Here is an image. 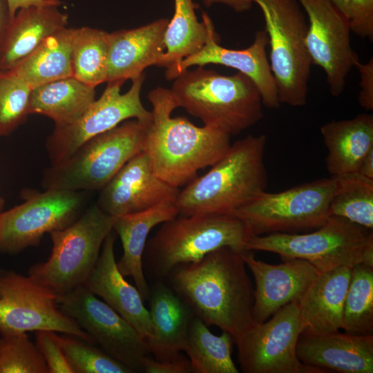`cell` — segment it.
I'll return each instance as SVG.
<instances>
[{"mask_svg":"<svg viewBox=\"0 0 373 373\" xmlns=\"http://www.w3.org/2000/svg\"><path fill=\"white\" fill-rule=\"evenodd\" d=\"M241 252L222 247L167 276L195 316L233 338L254 323V289Z\"/></svg>","mask_w":373,"mask_h":373,"instance_id":"cell-1","label":"cell"},{"mask_svg":"<svg viewBox=\"0 0 373 373\" xmlns=\"http://www.w3.org/2000/svg\"><path fill=\"white\" fill-rule=\"evenodd\" d=\"M147 99L151 104L143 151L153 171L169 185L179 188L198 172L219 161L231 146V136L206 126H195L184 117H173L178 107L171 89L157 87Z\"/></svg>","mask_w":373,"mask_h":373,"instance_id":"cell-2","label":"cell"},{"mask_svg":"<svg viewBox=\"0 0 373 373\" xmlns=\"http://www.w3.org/2000/svg\"><path fill=\"white\" fill-rule=\"evenodd\" d=\"M266 144L261 134L231 144L209 171L179 191L175 200L178 215H232L266 191Z\"/></svg>","mask_w":373,"mask_h":373,"instance_id":"cell-3","label":"cell"},{"mask_svg":"<svg viewBox=\"0 0 373 373\" xmlns=\"http://www.w3.org/2000/svg\"><path fill=\"white\" fill-rule=\"evenodd\" d=\"M171 90L178 108L200 119L204 126L230 136L254 126L263 117L256 86L240 72L223 75L204 66L188 68L173 79Z\"/></svg>","mask_w":373,"mask_h":373,"instance_id":"cell-4","label":"cell"},{"mask_svg":"<svg viewBox=\"0 0 373 373\" xmlns=\"http://www.w3.org/2000/svg\"><path fill=\"white\" fill-rule=\"evenodd\" d=\"M251 237L246 224L231 215H178L147 240L143 269L162 280L177 267L196 262L220 247L243 251Z\"/></svg>","mask_w":373,"mask_h":373,"instance_id":"cell-5","label":"cell"},{"mask_svg":"<svg viewBox=\"0 0 373 373\" xmlns=\"http://www.w3.org/2000/svg\"><path fill=\"white\" fill-rule=\"evenodd\" d=\"M149 123L128 119L88 140L68 157L45 170L43 187L45 190L100 191L132 157L143 150Z\"/></svg>","mask_w":373,"mask_h":373,"instance_id":"cell-6","label":"cell"},{"mask_svg":"<svg viewBox=\"0 0 373 373\" xmlns=\"http://www.w3.org/2000/svg\"><path fill=\"white\" fill-rule=\"evenodd\" d=\"M115 217L92 204L67 227L50 233L52 250L45 262L32 265L28 276L57 298L84 285L94 269Z\"/></svg>","mask_w":373,"mask_h":373,"instance_id":"cell-7","label":"cell"},{"mask_svg":"<svg viewBox=\"0 0 373 373\" xmlns=\"http://www.w3.org/2000/svg\"><path fill=\"white\" fill-rule=\"evenodd\" d=\"M260 8L269 46V65L279 102L306 104L312 62L305 38L308 23L297 0H253Z\"/></svg>","mask_w":373,"mask_h":373,"instance_id":"cell-8","label":"cell"},{"mask_svg":"<svg viewBox=\"0 0 373 373\" xmlns=\"http://www.w3.org/2000/svg\"><path fill=\"white\" fill-rule=\"evenodd\" d=\"M372 241V229L329 216L312 232L251 236L245 242V250L275 253L283 260H305L323 272L341 266L352 268L362 263L365 250Z\"/></svg>","mask_w":373,"mask_h":373,"instance_id":"cell-9","label":"cell"},{"mask_svg":"<svg viewBox=\"0 0 373 373\" xmlns=\"http://www.w3.org/2000/svg\"><path fill=\"white\" fill-rule=\"evenodd\" d=\"M335 186V178L330 177L280 192L265 191L231 216L246 224L251 236L316 229L329 216Z\"/></svg>","mask_w":373,"mask_h":373,"instance_id":"cell-10","label":"cell"},{"mask_svg":"<svg viewBox=\"0 0 373 373\" xmlns=\"http://www.w3.org/2000/svg\"><path fill=\"white\" fill-rule=\"evenodd\" d=\"M305 329L298 300L286 305L261 323H253L235 338L245 373H327L303 363L296 345Z\"/></svg>","mask_w":373,"mask_h":373,"instance_id":"cell-11","label":"cell"},{"mask_svg":"<svg viewBox=\"0 0 373 373\" xmlns=\"http://www.w3.org/2000/svg\"><path fill=\"white\" fill-rule=\"evenodd\" d=\"M57 303L106 354L132 372H143V361L150 354L146 341L85 284L58 297Z\"/></svg>","mask_w":373,"mask_h":373,"instance_id":"cell-12","label":"cell"},{"mask_svg":"<svg viewBox=\"0 0 373 373\" xmlns=\"http://www.w3.org/2000/svg\"><path fill=\"white\" fill-rule=\"evenodd\" d=\"M144 79V74L132 79L131 88L122 94L120 89L124 83H107L102 95L78 119L66 126H55L46 142L51 164L61 162L88 140L126 120L136 119L150 122L151 112L144 106L140 99Z\"/></svg>","mask_w":373,"mask_h":373,"instance_id":"cell-13","label":"cell"},{"mask_svg":"<svg viewBox=\"0 0 373 373\" xmlns=\"http://www.w3.org/2000/svg\"><path fill=\"white\" fill-rule=\"evenodd\" d=\"M39 330L71 334L95 344L90 336L60 309L54 293L28 276L2 271L0 334Z\"/></svg>","mask_w":373,"mask_h":373,"instance_id":"cell-14","label":"cell"},{"mask_svg":"<svg viewBox=\"0 0 373 373\" xmlns=\"http://www.w3.org/2000/svg\"><path fill=\"white\" fill-rule=\"evenodd\" d=\"M79 191L46 189L0 216V251L15 254L37 245L45 233L64 229L82 214Z\"/></svg>","mask_w":373,"mask_h":373,"instance_id":"cell-15","label":"cell"},{"mask_svg":"<svg viewBox=\"0 0 373 373\" xmlns=\"http://www.w3.org/2000/svg\"><path fill=\"white\" fill-rule=\"evenodd\" d=\"M308 19L305 44L312 64L321 67L331 95L337 97L354 67L350 25L330 0H297Z\"/></svg>","mask_w":373,"mask_h":373,"instance_id":"cell-16","label":"cell"},{"mask_svg":"<svg viewBox=\"0 0 373 373\" xmlns=\"http://www.w3.org/2000/svg\"><path fill=\"white\" fill-rule=\"evenodd\" d=\"M241 256L255 280L252 318L256 323L266 321L289 303L299 301L321 272L303 259L271 265L256 259L253 251L245 250Z\"/></svg>","mask_w":373,"mask_h":373,"instance_id":"cell-17","label":"cell"},{"mask_svg":"<svg viewBox=\"0 0 373 373\" xmlns=\"http://www.w3.org/2000/svg\"><path fill=\"white\" fill-rule=\"evenodd\" d=\"M97 206L113 216L150 209L162 202L175 200L180 191L153 171L144 151L132 157L100 191Z\"/></svg>","mask_w":373,"mask_h":373,"instance_id":"cell-18","label":"cell"},{"mask_svg":"<svg viewBox=\"0 0 373 373\" xmlns=\"http://www.w3.org/2000/svg\"><path fill=\"white\" fill-rule=\"evenodd\" d=\"M268 44V36L263 30L255 33L253 43L246 48L236 50L224 48L219 44V36L213 24L209 28L204 45L197 52L180 62L175 71L173 79L191 66L207 64L225 66L236 69L252 80L261 95L264 106L269 109L278 108L280 103L267 57Z\"/></svg>","mask_w":373,"mask_h":373,"instance_id":"cell-19","label":"cell"},{"mask_svg":"<svg viewBox=\"0 0 373 373\" xmlns=\"http://www.w3.org/2000/svg\"><path fill=\"white\" fill-rule=\"evenodd\" d=\"M116 235L113 229L105 238L97 263L85 285L147 341L153 334L149 312L138 289L124 279L117 268L114 252Z\"/></svg>","mask_w":373,"mask_h":373,"instance_id":"cell-20","label":"cell"},{"mask_svg":"<svg viewBox=\"0 0 373 373\" xmlns=\"http://www.w3.org/2000/svg\"><path fill=\"white\" fill-rule=\"evenodd\" d=\"M168 18L157 19L132 29L109 33L106 82L133 79L151 66H157L165 51Z\"/></svg>","mask_w":373,"mask_h":373,"instance_id":"cell-21","label":"cell"},{"mask_svg":"<svg viewBox=\"0 0 373 373\" xmlns=\"http://www.w3.org/2000/svg\"><path fill=\"white\" fill-rule=\"evenodd\" d=\"M296 354L303 363L327 372L372 373L373 334L303 332L298 340Z\"/></svg>","mask_w":373,"mask_h":373,"instance_id":"cell-22","label":"cell"},{"mask_svg":"<svg viewBox=\"0 0 373 373\" xmlns=\"http://www.w3.org/2000/svg\"><path fill=\"white\" fill-rule=\"evenodd\" d=\"M149 309L153 334L146 341L150 354L158 361L173 360L183 352L190 323V307L170 287L158 281L150 288Z\"/></svg>","mask_w":373,"mask_h":373,"instance_id":"cell-23","label":"cell"},{"mask_svg":"<svg viewBox=\"0 0 373 373\" xmlns=\"http://www.w3.org/2000/svg\"><path fill=\"white\" fill-rule=\"evenodd\" d=\"M178 216L175 201L168 200L142 211L115 217L113 229L123 248L117 268L122 276L133 278L144 300L150 294L142 260L148 236L154 227Z\"/></svg>","mask_w":373,"mask_h":373,"instance_id":"cell-24","label":"cell"},{"mask_svg":"<svg viewBox=\"0 0 373 373\" xmlns=\"http://www.w3.org/2000/svg\"><path fill=\"white\" fill-rule=\"evenodd\" d=\"M58 6H32L19 9L0 47V70H12L46 38L66 28L68 16Z\"/></svg>","mask_w":373,"mask_h":373,"instance_id":"cell-25","label":"cell"},{"mask_svg":"<svg viewBox=\"0 0 373 373\" xmlns=\"http://www.w3.org/2000/svg\"><path fill=\"white\" fill-rule=\"evenodd\" d=\"M352 268L341 266L320 272L298 301L303 333L321 335L342 328L343 307Z\"/></svg>","mask_w":373,"mask_h":373,"instance_id":"cell-26","label":"cell"},{"mask_svg":"<svg viewBox=\"0 0 373 373\" xmlns=\"http://www.w3.org/2000/svg\"><path fill=\"white\" fill-rule=\"evenodd\" d=\"M328 151L326 167L331 177L358 172L365 155L373 149V115L362 113L321 127Z\"/></svg>","mask_w":373,"mask_h":373,"instance_id":"cell-27","label":"cell"},{"mask_svg":"<svg viewBox=\"0 0 373 373\" xmlns=\"http://www.w3.org/2000/svg\"><path fill=\"white\" fill-rule=\"evenodd\" d=\"M193 0H174V12L164 35L165 51L157 66L165 68L167 80L173 79L175 71L185 58L197 52L206 43L213 24L209 15L202 12L199 21Z\"/></svg>","mask_w":373,"mask_h":373,"instance_id":"cell-28","label":"cell"},{"mask_svg":"<svg viewBox=\"0 0 373 373\" xmlns=\"http://www.w3.org/2000/svg\"><path fill=\"white\" fill-rule=\"evenodd\" d=\"M95 100V88L70 77L32 88L28 111L63 126L78 119Z\"/></svg>","mask_w":373,"mask_h":373,"instance_id":"cell-29","label":"cell"},{"mask_svg":"<svg viewBox=\"0 0 373 373\" xmlns=\"http://www.w3.org/2000/svg\"><path fill=\"white\" fill-rule=\"evenodd\" d=\"M74 28H64L46 38L10 71L32 89L73 77L72 39Z\"/></svg>","mask_w":373,"mask_h":373,"instance_id":"cell-30","label":"cell"},{"mask_svg":"<svg viewBox=\"0 0 373 373\" xmlns=\"http://www.w3.org/2000/svg\"><path fill=\"white\" fill-rule=\"evenodd\" d=\"M233 337L222 332L215 335L208 325L193 316L189 327L183 352L194 373H238L231 357Z\"/></svg>","mask_w":373,"mask_h":373,"instance_id":"cell-31","label":"cell"},{"mask_svg":"<svg viewBox=\"0 0 373 373\" xmlns=\"http://www.w3.org/2000/svg\"><path fill=\"white\" fill-rule=\"evenodd\" d=\"M109 32L83 26L74 28L72 39L73 77L95 88L106 82Z\"/></svg>","mask_w":373,"mask_h":373,"instance_id":"cell-32","label":"cell"},{"mask_svg":"<svg viewBox=\"0 0 373 373\" xmlns=\"http://www.w3.org/2000/svg\"><path fill=\"white\" fill-rule=\"evenodd\" d=\"M336 186L329 216L345 218L368 229H373V179L358 172L334 177Z\"/></svg>","mask_w":373,"mask_h":373,"instance_id":"cell-33","label":"cell"},{"mask_svg":"<svg viewBox=\"0 0 373 373\" xmlns=\"http://www.w3.org/2000/svg\"><path fill=\"white\" fill-rule=\"evenodd\" d=\"M341 329L356 335L373 334V267L361 263L352 268Z\"/></svg>","mask_w":373,"mask_h":373,"instance_id":"cell-34","label":"cell"},{"mask_svg":"<svg viewBox=\"0 0 373 373\" xmlns=\"http://www.w3.org/2000/svg\"><path fill=\"white\" fill-rule=\"evenodd\" d=\"M58 339L74 373H133L95 344L64 333Z\"/></svg>","mask_w":373,"mask_h":373,"instance_id":"cell-35","label":"cell"},{"mask_svg":"<svg viewBox=\"0 0 373 373\" xmlns=\"http://www.w3.org/2000/svg\"><path fill=\"white\" fill-rule=\"evenodd\" d=\"M31 92L12 71L0 70V136L11 134L26 120Z\"/></svg>","mask_w":373,"mask_h":373,"instance_id":"cell-36","label":"cell"},{"mask_svg":"<svg viewBox=\"0 0 373 373\" xmlns=\"http://www.w3.org/2000/svg\"><path fill=\"white\" fill-rule=\"evenodd\" d=\"M1 336L0 373H48L42 354L27 332Z\"/></svg>","mask_w":373,"mask_h":373,"instance_id":"cell-37","label":"cell"},{"mask_svg":"<svg viewBox=\"0 0 373 373\" xmlns=\"http://www.w3.org/2000/svg\"><path fill=\"white\" fill-rule=\"evenodd\" d=\"M350 25L351 32L373 41V0H330Z\"/></svg>","mask_w":373,"mask_h":373,"instance_id":"cell-38","label":"cell"},{"mask_svg":"<svg viewBox=\"0 0 373 373\" xmlns=\"http://www.w3.org/2000/svg\"><path fill=\"white\" fill-rule=\"evenodd\" d=\"M35 344L46 361L48 373H74L59 344L57 332H36Z\"/></svg>","mask_w":373,"mask_h":373,"instance_id":"cell-39","label":"cell"},{"mask_svg":"<svg viewBox=\"0 0 373 373\" xmlns=\"http://www.w3.org/2000/svg\"><path fill=\"white\" fill-rule=\"evenodd\" d=\"M354 67L356 68L360 75V91L358 103L366 111L373 109V59L362 63L356 58Z\"/></svg>","mask_w":373,"mask_h":373,"instance_id":"cell-40","label":"cell"},{"mask_svg":"<svg viewBox=\"0 0 373 373\" xmlns=\"http://www.w3.org/2000/svg\"><path fill=\"white\" fill-rule=\"evenodd\" d=\"M143 372L146 373L193 372L189 358L182 354L173 360L164 361H158L148 356L143 361Z\"/></svg>","mask_w":373,"mask_h":373,"instance_id":"cell-41","label":"cell"},{"mask_svg":"<svg viewBox=\"0 0 373 373\" xmlns=\"http://www.w3.org/2000/svg\"><path fill=\"white\" fill-rule=\"evenodd\" d=\"M10 16L12 20L17 12L21 8L32 6L56 5L59 6L61 0H6Z\"/></svg>","mask_w":373,"mask_h":373,"instance_id":"cell-42","label":"cell"},{"mask_svg":"<svg viewBox=\"0 0 373 373\" xmlns=\"http://www.w3.org/2000/svg\"><path fill=\"white\" fill-rule=\"evenodd\" d=\"M204 6L209 8L214 4L225 5L236 12H243L251 9L253 0H201Z\"/></svg>","mask_w":373,"mask_h":373,"instance_id":"cell-43","label":"cell"},{"mask_svg":"<svg viewBox=\"0 0 373 373\" xmlns=\"http://www.w3.org/2000/svg\"><path fill=\"white\" fill-rule=\"evenodd\" d=\"M11 21L6 0H0V47Z\"/></svg>","mask_w":373,"mask_h":373,"instance_id":"cell-44","label":"cell"},{"mask_svg":"<svg viewBox=\"0 0 373 373\" xmlns=\"http://www.w3.org/2000/svg\"><path fill=\"white\" fill-rule=\"evenodd\" d=\"M358 173L373 179V149H372L362 160Z\"/></svg>","mask_w":373,"mask_h":373,"instance_id":"cell-45","label":"cell"},{"mask_svg":"<svg viewBox=\"0 0 373 373\" xmlns=\"http://www.w3.org/2000/svg\"><path fill=\"white\" fill-rule=\"evenodd\" d=\"M3 207H4V200L3 198L0 197V216L1 213L4 211Z\"/></svg>","mask_w":373,"mask_h":373,"instance_id":"cell-46","label":"cell"},{"mask_svg":"<svg viewBox=\"0 0 373 373\" xmlns=\"http://www.w3.org/2000/svg\"><path fill=\"white\" fill-rule=\"evenodd\" d=\"M2 343H3V337L0 334V348H1V345H2Z\"/></svg>","mask_w":373,"mask_h":373,"instance_id":"cell-47","label":"cell"},{"mask_svg":"<svg viewBox=\"0 0 373 373\" xmlns=\"http://www.w3.org/2000/svg\"><path fill=\"white\" fill-rule=\"evenodd\" d=\"M1 272H2V271L0 270V275H1Z\"/></svg>","mask_w":373,"mask_h":373,"instance_id":"cell-48","label":"cell"}]
</instances>
